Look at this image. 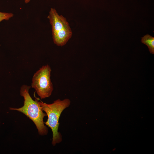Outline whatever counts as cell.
I'll return each mask as SVG.
<instances>
[{
    "label": "cell",
    "mask_w": 154,
    "mask_h": 154,
    "mask_svg": "<svg viewBox=\"0 0 154 154\" xmlns=\"http://www.w3.org/2000/svg\"><path fill=\"white\" fill-rule=\"evenodd\" d=\"M30 88V86L25 85L21 87L20 94L24 98L23 106L19 108H10V109L23 114L34 122L40 135H45L48 133V129L44 125L43 118L47 115L43 112L38 100L36 98L34 100L30 96L29 92Z\"/></svg>",
    "instance_id": "obj_1"
},
{
    "label": "cell",
    "mask_w": 154,
    "mask_h": 154,
    "mask_svg": "<svg viewBox=\"0 0 154 154\" xmlns=\"http://www.w3.org/2000/svg\"><path fill=\"white\" fill-rule=\"evenodd\" d=\"M38 102L42 110L45 112L48 116V119L44 123L51 129L52 132V143L54 146L62 141V135L58 131L59 119L62 111L70 106V100L68 98L62 100L58 99L50 104L41 101Z\"/></svg>",
    "instance_id": "obj_2"
},
{
    "label": "cell",
    "mask_w": 154,
    "mask_h": 154,
    "mask_svg": "<svg viewBox=\"0 0 154 154\" xmlns=\"http://www.w3.org/2000/svg\"><path fill=\"white\" fill-rule=\"evenodd\" d=\"M51 26L53 42L58 46L65 45L71 38L72 33L66 18L59 15L56 9L51 8L47 17Z\"/></svg>",
    "instance_id": "obj_3"
},
{
    "label": "cell",
    "mask_w": 154,
    "mask_h": 154,
    "mask_svg": "<svg viewBox=\"0 0 154 154\" xmlns=\"http://www.w3.org/2000/svg\"><path fill=\"white\" fill-rule=\"evenodd\" d=\"M51 69L48 64L42 66L34 74L31 87L41 99L49 97L53 90L50 79Z\"/></svg>",
    "instance_id": "obj_4"
},
{
    "label": "cell",
    "mask_w": 154,
    "mask_h": 154,
    "mask_svg": "<svg viewBox=\"0 0 154 154\" xmlns=\"http://www.w3.org/2000/svg\"><path fill=\"white\" fill-rule=\"evenodd\" d=\"M141 42L147 46L151 53L154 54V37L147 34L141 38Z\"/></svg>",
    "instance_id": "obj_5"
},
{
    "label": "cell",
    "mask_w": 154,
    "mask_h": 154,
    "mask_svg": "<svg viewBox=\"0 0 154 154\" xmlns=\"http://www.w3.org/2000/svg\"><path fill=\"white\" fill-rule=\"evenodd\" d=\"M12 13L0 12V23L3 20H8L13 16Z\"/></svg>",
    "instance_id": "obj_6"
},
{
    "label": "cell",
    "mask_w": 154,
    "mask_h": 154,
    "mask_svg": "<svg viewBox=\"0 0 154 154\" xmlns=\"http://www.w3.org/2000/svg\"><path fill=\"white\" fill-rule=\"evenodd\" d=\"M31 0H25V3H29L30 1Z\"/></svg>",
    "instance_id": "obj_7"
}]
</instances>
